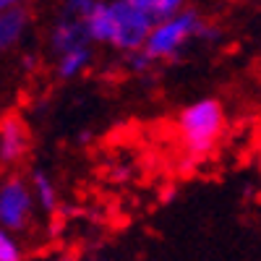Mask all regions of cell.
<instances>
[{"label": "cell", "mask_w": 261, "mask_h": 261, "mask_svg": "<svg viewBox=\"0 0 261 261\" xmlns=\"http://www.w3.org/2000/svg\"><path fill=\"white\" fill-rule=\"evenodd\" d=\"M214 37L217 29L206 27V21L196 11L183 8L180 13L154 24L144 45V55L157 65L160 60H175L193 39H214Z\"/></svg>", "instance_id": "3957f363"}, {"label": "cell", "mask_w": 261, "mask_h": 261, "mask_svg": "<svg viewBox=\"0 0 261 261\" xmlns=\"http://www.w3.org/2000/svg\"><path fill=\"white\" fill-rule=\"evenodd\" d=\"M29 151V130L18 118L0 120V165H16Z\"/></svg>", "instance_id": "8992f818"}, {"label": "cell", "mask_w": 261, "mask_h": 261, "mask_svg": "<svg viewBox=\"0 0 261 261\" xmlns=\"http://www.w3.org/2000/svg\"><path fill=\"white\" fill-rule=\"evenodd\" d=\"M97 3L99 0H65L50 32V47L53 53H58V58L79 47H92L89 16L97 8Z\"/></svg>", "instance_id": "277c9868"}, {"label": "cell", "mask_w": 261, "mask_h": 261, "mask_svg": "<svg viewBox=\"0 0 261 261\" xmlns=\"http://www.w3.org/2000/svg\"><path fill=\"white\" fill-rule=\"evenodd\" d=\"M24 3H29V0H0V13L8 11V8H21Z\"/></svg>", "instance_id": "7c38bea8"}, {"label": "cell", "mask_w": 261, "mask_h": 261, "mask_svg": "<svg viewBox=\"0 0 261 261\" xmlns=\"http://www.w3.org/2000/svg\"><path fill=\"white\" fill-rule=\"evenodd\" d=\"M21 258H24V253H21V246L13 238V232L0 227V261H21Z\"/></svg>", "instance_id": "8fae6325"}, {"label": "cell", "mask_w": 261, "mask_h": 261, "mask_svg": "<svg viewBox=\"0 0 261 261\" xmlns=\"http://www.w3.org/2000/svg\"><path fill=\"white\" fill-rule=\"evenodd\" d=\"M34 191L32 183H27L18 175H8L0 183V227L21 232L32 225L34 217Z\"/></svg>", "instance_id": "5b68a950"}, {"label": "cell", "mask_w": 261, "mask_h": 261, "mask_svg": "<svg viewBox=\"0 0 261 261\" xmlns=\"http://www.w3.org/2000/svg\"><path fill=\"white\" fill-rule=\"evenodd\" d=\"M251 3H261V0H251Z\"/></svg>", "instance_id": "4fadbf2b"}, {"label": "cell", "mask_w": 261, "mask_h": 261, "mask_svg": "<svg viewBox=\"0 0 261 261\" xmlns=\"http://www.w3.org/2000/svg\"><path fill=\"white\" fill-rule=\"evenodd\" d=\"M125 3H130V6H136V8L146 11V13L160 24V21H165V18H170V16L180 13L186 0H125Z\"/></svg>", "instance_id": "30bf717a"}, {"label": "cell", "mask_w": 261, "mask_h": 261, "mask_svg": "<svg viewBox=\"0 0 261 261\" xmlns=\"http://www.w3.org/2000/svg\"><path fill=\"white\" fill-rule=\"evenodd\" d=\"M29 29V11L21 8H8L0 13V53L16 47L21 39H24Z\"/></svg>", "instance_id": "52a82bcc"}, {"label": "cell", "mask_w": 261, "mask_h": 261, "mask_svg": "<svg viewBox=\"0 0 261 261\" xmlns=\"http://www.w3.org/2000/svg\"><path fill=\"white\" fill-rule=\"evenodd\" d=\"M222 130H225V107L214 97L191 102L178 115L180 144L186 154L193 160H204L206 154H212V149L220 144Z\"/></svg>", "instance_id": "7a4b0ae2"}, {"label": "cell", "mask_w": 261, "mask_h": 261, "mask_svg": "<svg viewBox=\"0 0 261 261\" xmlns=\"http://www.w3.org/2000/svg\"><path fill=\"white\" fill-rule=\"evenodd\" d=\"M154 24L157 21L146 11L125 3V0H110V3L99 0L89 16V34L92 42H102V45L115 47L118 53L130 55L144 50Z\"/></svg>", "instance_id": "6da1fadb"}, {"label": "cell", "mask_w": 261, "mask_h": 261, "mask_svg": "<svg viewBox=\"0 0 261 261\" xmlns=\"http://www.w3.org/2000/svg\"><path fill=\"white\" fill-rule=\"evenodd\" d=\"M63 261H73V258H63Z\"/></svg>", "instance_id": "5bb4252c"}, {"label": "cell", "mask_w": 261, "mask_h": 261, "mask_svg": "<svg viewBox=\"0 0 261 261\" xmlns=\"http://www.w3.org/2000/svg\"><path fill=\"white\" fill-rule=\"evenodd\" d=\"M32 191H34V201H37V206L42 209V212H47V214H53L55 209H58V186H55V180L47 175L45 170H34L32 172Z\"/></svg>", "instance_id": "ba28073f"}, {"label": "cell", "mask_w": 261, "mask_h": 261, "mask_svg": "<svg viewBox=\"0 0 261 261\" xmlns=\"http://www.w3.org/2000/svg\"><path fill=\"white\" fill-rule=\"evenodd\" d=\"M92 47H79V50H71V53H65V55H60L58 58V65H55V71H58V76L60 79H76V76H81L86 68L92 65Z\"/></svg>", "instance_id": "9c48e42d"}]
</instances>
